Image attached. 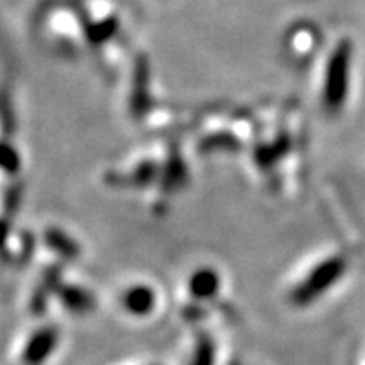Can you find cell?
<instances>
[{"label":"cell","mask_w":365,"mask_h":365,"mask_svg":"<svg viewBox=\"0 0 365 365\" xmlns=\"http://www.w3.org/2000/svg\"><path fill=\"white\" fill-rule=\"evenodd\" d=\"M0 164H4V166H11V155L8 149L0 148Z\"/></svg>","instance_id":"obj_1"},{"label":"cell","mask_w":365,"mask_h":365,"mask_svg":"<svg viewBox=\"0 0 365 365\" xmlns=\"http://www.w3.org/2000/svg\"><path fill=\"white\" fill-rule=\"evenodd\" d=\"M4 235H6V227L0 224V245H2V239H4Z\"/></svg>","instance_id":"obj_2"}]
</instances>
